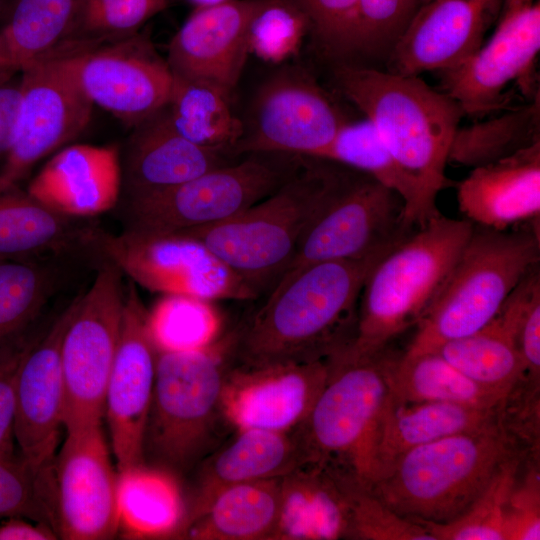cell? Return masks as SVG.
Instances as JSON below:
<instances>
[{
  "label": "cell",
  "mask_w": 540,
  "mask_h": 540,
  "mask_svg": "<svg viewBox=\"0 0 540 540\" xmlns=\"http://www.w3.org/2000/svg\"><path fill=\"white\" fill-rule=\"evenodd\" d=\"M534 3L535 0H503L498 21L509 18Z\"/></svg>",
  "instance_id": "f5cc1de1"
},
{
  "label": "cell",
  "mask_w": 540,
  "mask_h": 540,
  "mask_svg": "<svg viewBox=\"0 0 540 540\" xmlns=\"http://www.w3.org/2000/svg\"><path fill=\"white\" fill-rule=\"evenodd\" d=\"M0 68H15L13 66L7 46L1 34H0Z\"/></svg>",
  "instance_id": "db71d44e"
},
{
  "label": "cell",
  "mask_w": 540,
  "mask_h": 540,
  "mask_svg": "<svg viewBox=\"0 0 540 540\" xmlns=\"http://www.w3.org/2000/svg\"><path fill=\"white\" fill-rule=\"evenodd\" d=\"M165 108L174 128L186 139L201 146L226 149L234 155L243 122L232 113L230 100L220 91L201 82L174 77Z\"/></svg>",
  "instance_id": "d590c367"
},
{
  "label": "cell",
  "mask_w": 540,
  "mask_h": 540,
  "mask_svg": "<svg viewBox=\"0 0 540 540\" xmlns=\"http://www.w3.org/2000/svg\"><path fill=\"white\" fill-rule=\"evenodd\" d=\"M235 329L193 351H157L143 438L144 464L180 477L197 469L235 431L222 408L234 366Z\"/></svg>",
  "instance_id": "3957f363"
},
{
  "label": "cell",
  "mask_w": 540,
  "mask_h": 540,
  "mask_svg": "<svg viewBox=\"0 0 540 540\" xmlns=\"http://www.w3.org/2000/svg\"><path fill=\"white\" fill-rule=\"evenodd\" d=\"M304 16L318 53L333 64L345 63L357 0H283Z\"/></svg>",
  "instance_id": "bcb514c9"
},
{
  "label": "cell",
  "mask_w": 540,
  "mask_h": 540,
  "mask_svg": "<svg viewBox=\"0 0 540 540\" xmlns=\"http://www.w3.org/2000/svg\"><path fill=\"white\" fill-rule=\"evenodd\" d=\"M82 45L60 42L20 68V112L13 144L0 168V190L18 186L35 164L88 126L93 104L80 87L75 68Z\"/></svg>",
  "instance_id": "30bf717a"
},
{
  "label": "cell",
  "mask_w": 540,
  "mask_h": 540,
  "mask_svg": "<svg viewBox=\"0 0 540 540\" xmlns=\"http://www.w3.org/2000/svg\"><path fill=\"white\" fill-rule=\"evenodd\" d=\"M221 327L213 302L197 297L164 295L148 311V328L158 352L205 348L220 337Z\"/></svg>",
  "instance_id": "74e56055"
},
{
  "label": "cell",
  "mask_w": 540,
  "mask_h": 540,
  "mask_svg": "<svg viewBox=\"0 0 540 540\" xmlns=\"http://www.w3.org/2000/svg\"><path fill=\"white\" fill-rule=\"evenodd\" d=\"M305 463L297 428L291 431L237 429L198 467L193 502L185 524L225 487L281 478Z\"/></svg>",
  "instance_id": "484cf974"
},
{
  "label": "cell",
  "mask_w": 540,
  "mask_h": 540,
  "mask_svg": "<svg viewBox=\"0 0 540 540\" xmlns=\"http://www.w3.org/2000/svg\"><path fill=\"white\" fill-rule=\"evenodd\" d=\"M281 479L225 487L185 524L180 538L272 540L281 508Z\"/></svg>",
  "instance_id": "4dcf8cb0"
},
{
  "label": "cell",
  "mask_w": 540,
  "mask_h": 540,
  "mask_svg": "<svg viewBox=\"0 0 540 540\" xmlns=\"http://www.w3.org/2000/svg\"><path fill=\"white\" fill-rule=\"evenodd\" d=\"M540 50V4L535 2L500 20L486 44L458 65L437 72L439 90L453 98L465 116L480 119L507 109L505 90L512 81L522 82L527 100L539 93L531 78Z\"/></svg>",
  "instance_id": "2e32d148"
},
{
  "label": "cell",
  "mask_w": 540,
  "mask_h": 540,
  "mask_svg": "<svg viewBox=\"0 0 540 540\" xmlns=\"http://www.w3.org/2000/svg\"><path fill=\"white\" fill-rule=\"evenodd\" d=\"M495 424L496 409L447 402H400L389 395L374 439L373 483L410 449Z\"/></svg>",
  "instance_id": "83f0119b"
},
{
  "label": "cell",
  "mask_w": 540,
  "mask_h": 540,
  "mask_svg": "<svg viewBox=\"0 0 540 540\" xmlns=\"http://www.w3.org/2000/svg\"><path fill=\"white\" fill-rule=\"evenodd\" d=\"M273 1L196 7L169 42L165 59L173 76L212 86L230 100L251 53V25Z\"/></svg>",
  "instance_id": "ffe728a7"
},
{
  "label": "cell",
  "mask_w": 540,
  "mask_h": 540,
  "mask_svg": "<svg viewBox=\"0 0 540 540\" xmlns=\"http://www.w3.org/2000/svg\"><path fill=\"white\" fill-rule=\"evenodd\" d=\"M349 169L326 159L302 156L296 171L263 200L223 222L176 233L203 242L258 295L270 291Z\"/></svg>",
  "instance_id": "277c9868"
},
{
  "label": "cell",
  "mask_w": 540,
  "mask_h": 540,
  "mask_svg": "<svg viewBox=\"0 0 540 540\" xmlns=\"http://www.w3.org/2000/svg\"><path fill=\"white\" fill-rule=\"evenodd\" d=\"M168 0H75L60 42L95 45L132 35Z\"/></svg>",
  "instance_id": "b9f144b4"
},
{
  "label": "cell",
  "mask_w": 540,
  "mask_h": 540,
  "mask_svg": "<svg viewBox=\"0 0 540 540\" xmlns=\"http://www.w3.org/2000/svg\"><path fill=\"white\" fill-rule=\"evenodd\" d=\"M350 482L303 464L281 479V508L272 540L350 539Z\"/></svg>",
  "instance_id": "f1b7e54d"
},
{
  "label": "cell",
  "mask_w": 540,
  "mask_h": 540,
  "mask_svg": "<svg viewBox=\"0 0 540 540\" xmlns=\"http://www.w3.org/2000/svg\"><path fill=\"white\" fill-rule=\"evenodd\" d=\"M351 535L361 540H435L417 522L404 518L369 489L349 486Z\"/></svg>",
  "instance_id": "f6af8a7d"
},
{
  "label": "cell",
  "mask_w": 540,
  "mask_h": 540,
  "mask_svg": "<svg viewBox=\"0 0 540 540\" xmlns=\"http://www.w3.org/2000/svg\"><path fill=\"white\" fill-rule=\"evenodd\" d=\"M473 230L466 219L439 214L371 269L363 285L353 340L342 352L372 356L417 326L443 287Z\"/></svg>",
  "instance_id": "5b68a950"
},
{
  "label": "cell",
  "mask_w": 540,
  "mask_h": 540,
  "mask_svg": "<svg viewBox=\"0 0 540 540\" xmlns=\"http://www.w3.org/2000/svg\"><path fill=\"white\" fill-rule=\"evenodd\" d=\"M95 248L100 261L113 263L134 284L152 292L212 302L259 296L203 242L183 233L113 234L99 227Z\"/></svg>",
  "instance_id": "7c38bea8"
},
{
  "label": "cell",
  "mask_w": 540,
  "mask_h": 540,
  "mask_svg": "<svg viewBox=\"0 0 540 540\" xmlns=\"http://www.w3.org/2000/svg\"><path fill=\"white\" fill-rule=\"evenodd\" d=\"M539 458L526 457L505 510V540L540 539ZM521 469V468H520Z\"/></svg>",
  "instance_id": "c3c4849f"
},
{
  "label": "cell",
  "mask_w": 540,
  "mask_h": 540,
  "mask_svg": "<svg viewBox=\"0 0 540 540\" xmlns=\"http://www.w3.org/2000/svg\"><path fill=\"white\" fill-rule=\"evenodd\" d=\"M330 370L331 358L259 367L233 366L222 390L224 415L234 430L291 431L309 415Z\"/></svg>",
  "instance_id": "44dd1931"
},
{
  "label": "cell",
  "mask_w": 540,
  "mask_h": 540,
  "mask_svg": "<svg viewBox=\"0 0 540 540\" xmlns=\"http://www.w3.org/2000/svg\"><path fill=\"white\" fill-rule=\"evenodd\" d=\"M540 142V92L525 103L487 120L458 127L448 163L482 166Z\"/></svg>",
  "instance_id": "836d02e7"
},
{
  "label": "cell",
  "mask_w": 540,
  "mask_h": 540,
  "mask_svg": "<svg viewBox=\"0 0 540 540\" xmlns=\"http://www.w3.org/2000/svg\"><path fill=\"white\" fill-rule=\"evenodd\" d=\"M124 275L102 260L80 293L61 344L66 431L101 424L105 393L116 354L125 302Z\"/></svg>",
  "instance_id": "8fae6325"
},
{
  "label": "cell",
  "mask_w": 540,
  "mask_h": 540,
  "mask_svg": "<svg viewBox=\"0 0 540 540\" xmlns=\"http://www.w3.org/2000/svg\"><path fill=\"white\" fill-rule=\"evenodd\" d=\"M455 186L458 208L473 225L506 231L539 219L540 142L472 168Z\"/></svg>",
  "instance_id": "cb8c5ba5"
},
{
  "label": "cell",
  "mask_w": 540,
  "mask_h": 540,
  "mask_svg": "<svg viewBox=\"0 0 540 540\" xmlns=\"http://www.w3.org/2000/svg\"><path fill=\"white\" fill-rule=\"evenodd\" d=\"M526 455L515 451L498 467L484 491L461 516L444 523L417 522L435 540H505V510Z\"/></svg>",
  "instance_id": "60d3db41"
},
{
  "label": "cell",
  "mask_w": 540,
  "mask_h": 540,
  "mask_svg": "<svg viewBox=\"0 0 540 540\" xmlns=\"http://www.w3.org/2000/svg\"><path fill=\"white\" fill-rule=\"evenodd\" d=\"M422 5V0H357L345 63L374 68L385 65Z\"/></svg>",
  "instance_id": "f35d334b"
},
{
  "label": "cell",
  "mask_w": 540,
  "mask_h": 540,
  "mask_svg": "<svg viewBox=\"0 0 540 540\" xmlns=\"http://www.w3.org/2000/svg\"><path fill=\"white\" fill-rule=\"evenodd\" d=\"M387 359L384 350L362 357L340 352L331 358L327 382L297 427L304 464L371 487L374 439L389 396Z\"/></svg>",
  "instance_id": "ba28073f"
},
{
  "label": "cell",
  "mask_w": 540,
  "mask_h": 540,
  "mask_svg": "<svg viewBox=\"0 0 540 540\" xmlns=\"http://www.w3.org/2000/svg\"><path fill=\"white\" fill-rule=\"evenodd\" d=\"M90 219L64 215L19 186L0 190V260L77 256L97 261Z\"/></svg>",
  "instance_id": "4316f807"
},
{
  "label": "cell",
  "mask_w": 540,
  "mask_h": 540,
  "mask_svg": "<svg viewBox=\"0 0 540 540\" xmlns=\"http://www.w3.org/2000/svg\"><path fill=\"white\" fill-rule=\"evenodd\" d=\"M515 451L498 424L451 435L402 454L369 490L404 518L448 523L467 511Z\"/></svg>",
  "instance_id": "8992f818"
},
{
  "label": "cell",
  "mask_w": 540,
  "mask_h": 540,
  "mask_svg": "<svg viewBox=\"0 0 540 540\" xmlns=\"http://www.w3.org/2000/svg\"><path fill=\"white\" fill-rule=\"evenodd\" d=\"M503 0H430L394 46L384 70L398 75L450 69L478 50Z\"/></svg>",
  "instance_id": "7402d4cb"
},
{
  "label": "cell",
  "mask_w": 540,
  "mask_h": 540,
  "mask_svg": "<svg viewBox=\"0 0 540 540\" xmlns=\"http://www.w3.org/2000/svg\"><path fill=\"white\" fill-rule=\"evenodd\" d=\"M382 257L316 263L281 278L235 329L234 366L326 360L345 350L363 285Z\"/></svg>",
  "instance_id": "6da1fadb"
},
{
  "label": "cell",
  "mask_w": 540,
  "mask_h": 540,
  "mask_svg": "<svg viewBox=\"0 0 540 540\" xmlns=\"http://www.w3.org/2000/svg\"><path fill=\"white\" fill-rule=\"evenodd\" d=\"M76 75L93 104L133 128L161 108L171 95L174 76L150 37L139 31L113 41L82 45Z\"/></svg>",
  "instance_id": "9a60e30c"
},
{
  "label": "cell",
  "mask_w": 540,
  "mask_h": 540,
  "mask_svg": "<svg viewBox=\"0 0 540 540\" xmlns=\"http://www.w3.org/2000/svg\"><path fill=\"white\" fill-rule=\"evenodd\" d=\"M317 158L339 163L363 172L397 192L405 203V224L414 225L416 190L366 118L348 121Z\"/></svg>",
  "instance_id": "8d00e7d4"
},
{
  "label": "cell",
  "mask_w": 540,
  "mask_h": 540,
  "mask_svg": "<svg viewBox=\"0 0 540 540\" xmlns=\"http://www.w3.org/2000/svg\"><path fill=\"white\" fill-rule=\"evenodd\" d=\"M511 335L525 378L540 382V272L531 269L508 295L496 315Z\"/></svg>",
  "instance_id": "7bdbcfd3"
},
{
  "label": "cell",
  "mask_w": 540,
  "mask_h": 540,
  "mask_svg": "<svg viewBox=\"0 0 540 540\" xmlns=\"http://www.w3.org/2000/svg\"><path fill=\"white\" fill-rule=\"evenodd\" d=\"M157 350L148 310L129 280L120 336L105 393V411L117 471L144 464L143 438L151 403Z\"/></svg>",
  "instance_id": "ac0fdd59"
},
{
  "label": "cell",
  "mask_w": 540,
  "mask_h": 540,
  "mask_svg": "<svg viewBox=\"0 0 540 540\" xmlns=\"http://www.w3.org/2000/svg\"><path fill=\"white\" fill-rule=\"evenodd\" d=\"M11 516L55 530L52 478L34 473L20 456L0 457V520Z\"/></svg>",
  "instance_id": "ee69618b"
},
{
  "label": "cell",
  "mask_w": 540,
  "mask_h": 540,
  "mask_svg": "<svg viewBox=\"0 0 540 540\" xmlns=\"http://www.w3.org/2000/svg\"><path fill=\"white\" fill-rule=\"evenodd\" d=\"M404 211V200L397 192L350 168L281 278L316 263L386 255L418 229L405 224Z\"/></svg>",
  "instance_id": "4fadbf2b"
},
{
  "label": "cell",
  "mask_w": 540,
  "mask_h": 540,
  "mask_svg": "<svg viewBox=\"0 0 540 540\" xmlns=\"http://www.w3.org/2000/svg\"><path fill=\"white\" fill-rule=\"evenodd\" d=\"M27 192L70 217L103 214L120 199V151L112 146H65L35 175Z\"/></svg>",
  "instance_id": "d4e9b609"
},
{
  "label": "cell",
  "mask_w": 540,
  "mask_h": 540,
  "mask_svg": "<svg viewBox=\"0 0 540 540\" xmlns=\"http://www.w3.org/2000/svg\"><path fill=\"white\" fill-rule=\"evenodd\" d=\"M33 338L0 357V457H15L16 378Z\"/></svg>",
  "instance_id": "681fc988"
},
{
  "label": "cell",
  "mask_w": 540,
  "mask_h": 540,
  "mask_svg": "<svg viewBox=\"0 0 540 540\" xmlns=\"http://www.w3.org/2000/svg\"><path fill=\"white\" fill-rule=\"evenodd\" d=\"M302 156L250 153L191 180L136 199L120 200L124 231L176 233L230 219L278 189Z\"/></svg>",
  "instance_id": "9c48e42d"
},
{
  "label": "cell",
  "mask_w": 540,
  "mask_h": 540,
  "mask_svg": "<svg viewBox=\"0 0 540 540\" xmlns=\"http://www.w3.org/2000/svg\"><path fill=\"white\" fill-rule=\"evenodd\" d=\"M226 149L198 145L172 125L165 106L132 128L120 153V200L160 192L236 161Z\"/></svg>",
  "instance_id": "603a6c76"
},
{
  "label": "cell",
  "mask_w": 540,
  "mask_h": 540,
  "mask_svg": "<svg viewBox=\"0 0 540 540\" xmlns=\"http://www.w3.org/2000/svg\"><path fill=\"white\" fill-rule=\"evenodd\" d=\"M536 224L510 232L473 225L443 287L417 324L403 354L434 352L443 343L488 324L520 280L539 265Z\"/></svg>",
  "instance_id": "52a82bcc"
},
{
  "label": "cell",
  "mask_w": 540,
  "mask_h": 540,
  "mask_svg": "<svg viewBox=\"0 0 540 540\" xmlns=\"http://www.w3.org/2000/svg\"><path fill=\"white\" fill-rule=\"evenodd\" d=\"M434 352L472 381L504 397L525 375L515 343L497 316L481 329L447 341Z\"/></svg>",
  "instance_id": "e575fe53"
},
{
  "label": "cell",
  "mask_w": 540,
  "mask_h": 540,
  "mask_svg": "<svg viewBox=\"0 0 540 540\" xmlns=\"http://www.w3.org/2000/svg\"><path fill=\"white\" fill-rule=\"evenodd\" d=\"M77 256L0 260V357L26 342L30 327L61 289Z\"/></svg>",
  "instance_id": "f546056e"
},
{
  "label": "cell",
  "mask_w": 540,
  "mask_h": 540,
  "mask_svg": "<svg viewBox=\"0 0 540 540\" xmlns=\"http://www.w3.org/2000/svg\"><path fill=\"white\" fill-rule=\"evenodd\" d=\"M306 32L304 16L283 0H274L251 25L250 50L263 60L278 62L294 53Z\"/></svg>",
  "instance_id": "7dc6e473"
},
{
  "label": "cell",
  "mask_w": 540,
  "mask_h": 540,
  "mask_svg": "<svg viewBox=\"0 0 540 540\" xmlns=\"http://www.w3.org/2000/svg\"><path fill=\"white\" fill-rule=\"evenodd\" d=\"M117 480L101 424L66 431L53 463V500L58 536L104 540L119 529Z\"/></svg>",
  "instance_id": "e0dca14e"
},
{
  "label": "cell",
  "mask_w": 540,
  "mask_h": 540,
  "mask_svg": "<svg viewBox=\"0 0 540 540\" xmlns=\"http://www.w3.org/2000/svg\"><path fill=\"white\" fill-rule=\"evenodd\" d=\"M193 3L196 4V7L198 6H210L219 4L228 0H191Z\"/></svg>",
  "instance_id": "11a10c76"
},
{
  "label": "cell",
  "mask_w": 540,
  "mask_h": 540,
  "mask_svg": "<svg viewBox=\"0 0 540 540\" xmlns=\"http://www.w3.org/2000/svg\"><path fill=\"white\" fill-rule=\"evenodd\" d=\"M11 516L0 520V540H54L57 532L48 524Z\"/></svg>",
  "instance_id": "816d5d0a"
},
{
  "label": "cell",
  "mask_w": 540,
  "mask_h": 540,
  "mask_svg": "<svg viewBox=\"0 0 540 540\" xmlns=\"http://www.w3.org/2000/svg\"><path fill=\"white\" fill-rule=\"evenodd\" d=\"M75 0H14L0 34L13 66L56 47L67 29Z\"/></svg>",
  "instance_id": "ab89813d"
},
{
  "label": "cell",
  "mask_w": 540,
  "mask_h": 540,
  "mask_svg": "<svg viewBox=\"0 0 540 540\" xmlns=\"http://www.w3.org/2000/svg\"><path fill=\"white\" fill-rule=\"evenodd\" d=\"M79 296L43 334L32 339L17 373L15 439L21 459L41 476L53 473L59 434L64 427L61 344Z\"/></svg>",
  "instance_id": "d6986e66"
},
{
  "label": "cell",
  "mask_w": 540,
  "mask_h": 540,
  "mask_svg": "<svg viewBox=\"0 0 540 540\" xmlns=\"http://www.w3.org/2000/svg\"><path fill=\"white\" fill-rule=\"evenodd\" d=\"M348 121L312 76L283 70L258 89L233 152L236 157L250 153L318 157Z\"/></svg>",
  "instance_id": "5bb4252c"
},
{
  "label": "cell",
  "mask_w": 540,
  "mask_h": 540,
  "mask_svg": "<svg viewBox=\"0 0 540 540\" xmlns=\"http://www.w3.org/2000/svg\"><path fill=\"white\" fill-rule=\"evenodd\" d=\"M336 90L375 127L396 163L416 190L414 225L424 226L441 214L440 191L455 185L445 175L453 137L465 116L450 96L419 76L382 68L335 64Z\"/></svg>",
  "instance_id": "7a4b0ae2"
},
{
  "label": "cell",
  "mask_w": 540,
  "mask_h": 540,
  "mask_svg": "<svg viewBox=\"0 0 540 540\" xmlns=\"http://www.w3.org/2000/svg\"><path fill=\"white\" fill-rule=\"evenodd\" d=\"M21 104V73L0 68V160L6 158L16 134Z\"/></svg>",
  "instance_id": "f907efd6"
},
{
  "label": "cell",
  "mask_w": 540,
  "mask_h": 540,
  "mask_svg": "<svg viewBox=\"0 0 540 540\" xmlns=\"http://www.w3.org/2000/svg\"><path fill=\"white\" fill-rule=\"evenodd\" d=\"M389 395L400 402H447L496 409L505 398L469 379L436 352L388 356Z\"/></svg>",
  "instance_id": "d6a6232c"
},
{
  "label": "cell",
  "mask_w": 540,
  "mask_h": 540,
  "mask_svg": "<svg viewBox=\"0 0 540 540\" xmlns=\"http://www.w3.org/2000/svg\"><path fill=\"white\" fill-rule=\"evenodd\" d=\"M117 472L118 531L130 538H179L187 508L176 477L146 464Z\"/></svg>",
  "instance_id": "1f68e13d"
},
{
  "label": "cell",
  "mask_w": 540,
  "mask_h": 540,
  "mask_svg": "<svg viewBox=\"0 0 540 540\" xmlns=\"http://www.w3.org/2000/svg\"><path fill=\"white\" fill-rule=\"evenodd\" d=\"M429 1H430V0H422L423 5H424L425 3H427V2H429Z\"/></svg>",
  "instance_id": "9f6ffc18"
}]
</instances>
